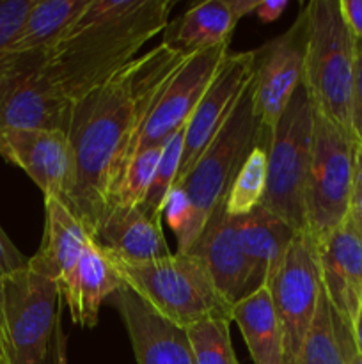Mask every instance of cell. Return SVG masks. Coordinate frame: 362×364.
Listing matches in <instances>:
<instances>
[{
	"label": "cell",
	"instance_id": "6da1fadb",
	"mask_svg": "<svg viewBox=\"0 0 362 364\" xmlns=\"http://www.w3.org/2000/svg\"><path fill=\"white\" fill-rule=\"evenodd\" d=\"M190 55L162 41L75 103L67 130L73 183L64 205L91 238L110 194L137 155L153 109Z\"/></svg>",
	"mask_w": 362,
	"mask_h": 364
},
{
	"label": "cell",
	"instance_id": "74e56055",
	"mask_svg": "<svg viewBox=\"0 0 362 364\" xmlns=\"http://www.w3.org/2000/svg\"><path fill=\"white\" fill-rule=\"evenodd\" d=\"M259 2H261V0H229V7L231 11H233L234 18L240 21L241 18L247 16V14L256 13Z\"/></svg>",
	"mask_w": 362,
	"mask_h": 364
},
{
	"label": "cell",
	"instance_id": "484cf974",
	"mask_svg": "<svg viewBox=\"0 0 362 364\" xmlns=\"http://www.w3.org/2000/svg\"><path fill=\"white\" fill-rule=\"evenodd\" d=\"M270 144V142H268ZM268 144H258L241 166L226 199V212L231 217H243L261 206L266 188Z\"/></svg>",
	"mask_w": 362,
	"mask_h": 364
},
{
	"label": "cell",
	"instance_id": "ac0fdd59",
	"mask_svg": "<svg viewBox=\"0 0 362 364\" xmlns=\"http://www.w3.org/2000/svg\"><path fill=\"white\" fill-rule=\"evenodd\" d=\"M89 238L80 220L60 199L45 198V233L39 251L28 259V267L55 281L60 297H64Z\"/></svg>",
	"mask_w": 362,
	"mask_h": 364
},
{
	"label": "cell",
	"instance_id": "d6986e66",
	"mask_svg": "<svg viewBox=\"0 0 362 364\" xmlns=\"http://www.w3.org/2000/svg\"><path fill=\"white\" fill-rule=\"evenodd\" d=\"M91 240L105 255L128 262H151L170 256L162 219L148 217L142 208H106L98 233Z\"/></svg>",
	"mask_w": 362,
	"mask_h": 364
},
{
	"label": "cell",
	"instance_id": "e0dca14e",
	"mask_svg": "<svg viewBox=\"0 0 362 364\" xmlns=\"http://www.w3.org/2000/svg\"><path fill=\"white\" fill-rule=\"evenodd\" d=\"M187 255L197 256L206 263L216 290L231 304L251 294V269L238 237L236 220L226 212V201L216 206Z\"/></svg>",
	"mask_w": 362,
	"mask_h": 364
},
{
	"label": "cell",
	"instance_id": "603a6c76",
	"mask_svg": "<svg viewBox=\"0 0 362 364\" xmlns=\"http://www.w3.org/2000/svg\"><path fill=\"white\" fill-rule=\"evenodd\" d=\"M87 2L89 0H35L6 53L46 59L50 48L80 16Z\"/></svg>",
	"mask_w": 362,
	"mask_h": 364
},
{
	"label": "cell",
	"instance_id": "44dd1931",
	"mask_svg": "<svg viewBox=\"0 0 362 364\" xmlns=\"http://www.w3.org/2000/svg\"><path fill=\"white\" fill-rule=\"evenodd\" d=\"M124 288L123 279L109 256L89 238L78 262L70 291L62 297L75 323L85 329L96 327L103 301Z\"/></svg>",
	"mask_w": 362,
	"mask_h": 364
},
{
	"label": "cell",
	"instance_id": "83f0119b",
	"mask_svg": "<svg viewBox=\"0 0 362 364\" xmlns=\"http://www.w3.org/2000/svg\"><path fill=\"white\" fill-rule=\"evenodd\" d=\"M231 320L206 318L185 329L195 364H240L231 343Z\"/></svg>",
	"mask_w": 362,
	"mask_h": 364
},
{
	"label": "cell",
	"instance_id": "4316f807",
	"mask_svg": "<svg viewBox=\"0 0 362 364\" xmlns=\"http://www.w3.org/2000/svg\"><path fill=\"white\" fill-rule=\"evenodd\" d=\"M162 149L163 144L153 146V148L142 149L137 153V156L130 162L117 187L110 194L106 208H110V206L141 208L144 205L153 176H155L156 166H158L160 156H162Z\"/></svg>",
	"mask_w": 362,
	"mask_h": 364
},
{
	"label": "cell",
	"instance_id": "4fadbf2b",
	"mask_svg": "<svg viewBox=\"0 0 362 364\" xmlns=\"http://www.w3.org/2000/svg\"><path fill=\"white\" fill-rule=\"evenodd\" d=\"M227 53H229V43L194 52L188 57L153 109L138 139L137 153L153 146H162L170 135L187 127L188 119L215 75L219 73L220 64L224 63Z\"/></svg>",
	"mask_w": 362,
	"mask_h": 364
},
{
	"label": "cell",
	"instance_id": "f1b7e54d",
	"mask_svg": "<svg viewBox=\"0 0 362 364\" xmlns=\"http://www.w3.org/2000/svg\"><path fill=\"white\" fill-rule=\"evenodd\" d=\"M185 144V128L177 130L163 142L162 156L156 166L155 176H153L151 187L146 196L144 205L141 206L142 212L153 219H162L165 201L169 198L170 191L176 185L177 174H180V162L183 155Z\"/></svg>",
	"mask_w": 362,
	"mask_h": 364
},
{
	"label": "cell",
	"instance_id": "277c9868",
	"mask_svg": "<svg viewBox=\"0 0 362 364\" xmlns=\"http://www.w3.org/2000/svg\"><path fill=\"white\" fill-rule=\"evenodd\" d=\"M254 80V78H252ZM272 130L263 127L254 107L252 82L190 173L177 185L190 205V224L176 255H187L201 237L216 206L226 201L241 166L258 144H268Z\"/></svg>",
	"mask_w": 362,
	"mask_h": 364
},
{
	"label": "cell",
	"instance_id": "7a4b0ae2",
	"mask_svg": "<svg viewBox=\"0 0 362 364\" xmlns=\"http://www.w3.org/2000/svg\"><path fill=\"white\" fill-rule=\"evenodd\" d=\"M174 0H89L43 68L73 103L137 59L169 25Z\"/></svg>",
	"mask_w": 362,
	"mask_h": 364
},
{
	"label": "cell",
	"instance_id": "5bb4252c",
	"mask_svg": "<svg viewBox=\"0 0 362 364\" xmlns=\"http://www.w3.org/2000/svg\"><path fill=\"white\" fill-rule=\"evenodd\" d=\"M0 155L25 171L45 198L66 201L73 183V151L66 132L2 130Z\"/></svg>",
	"mask_w": 362,
	"mask_h": 364
},
{
	"label": "cell",
	"instance_id": "ba28073f",
	"mask_svg": "<svg viewBox=\"0 0 362 364\" xmlns=\"http://www.w3.org/2000/svg\"><path fill=\"white\" fill-rule=\"evenodd\" d=\"M45 57L0 55V132L70 130L75 103L46 75Z\"/></svg>",
	"mask_w": 362,
	"mask_h": 364
},
{
	"label": "cell",
	"instance_id": "e575fe53",
	"mask_svg": "<svg viewBox=\"0 0 362 364\" xmlns=\"http://www.w3.org/2000/svg\"><path fill=\"white\" fill-rule=\"evenodd\" d=\"M341 13L355 39H362V0H339Z\"/></svg>",
	"mask_w": 362,
	"mask_h": 364
},
{
	"label": "cell",
	"instance_id": "9c48e42d",
	"mask_svg": "<svg viewBox=\"0 0 362 364\" xmlns=\"http://www.w3.org/2000/svg\"><path fill=\"white\" fill-rule=\"evenodd\" d=\"M11 364H43L62 297L55 281L27 267L4 277Z\"/></svg>",
	"mask_w": 362,
	"mask_h": 364
},
{
	"label": "cell",
	"instance_id": "f546056e",
	"mask_svg": "<svg viewBox=\"0 0 362 364\" xmlns=\"http://www.w3.org/2000/svg\"><path fill=\"white\" fill-rule=\"evenodd\" d=\"M35 0H0V55L23 25Z\"/></svg>",
	"mask_w": 362,
	"mask_h": 364
},
{
	"label": "cell",
	"instance_id": "4dcf8cb0",
	"mask_svg": "<svg viewBox=\"0 0 362 364\" xmlns=\"http://www.w3.org/2000/svg\"><path fill=\"white\" fill-rule=\"evenodd\" d=\"M351 130L362 144V39H355V73L351 89Z\"/></svg>",
	"mask_w": 362,
	"mask_h": 364
},
{
	"label": "cell",
	"instance_id": "5b68a950",
	"mask_svg": "<svg viewBox=\"0 0 362 364\" xmlns=\"http://www.w3.org/2000/svg\"><path fill=\"white\" fill-rule=\"evenodd\" d=\"M353 73L355 38L341 13L339 0H312L304 85L316 112L351 135Z\"/></svg>",
	"mask_w": 362,
	"mask_h": 364
},
{
	"label": "cell",
	"instance_id": "836d02e7",
	"mask_svg": "<svg viewBox=\"0 0 362 364\" xmlns=\"http://www.w3.org/2000/svg\"><path fill=\"white\" fill-rule=\"evenodd\" d=\"M27 263L28 259L21 255L20 249L11 242L6 231L0 228V272L4 276H7V274H13L16 270L25 269Z\"/></svg>",
	"mask_w": 362,
	"mask_h": 364
},
{
	"label": "cell",
	"instance_id": "1f68e13d",
	"mask_svg": "<svg viewBox=\"0 0 362 364\" xmlns=\"http://www.w3.org/2000/svg\"><path fill=\"white\" fill-rule=\"evenodd\" d=\"M346 219L353 224L358 233H362V144H358L357 155H355L353 185H351L350 208H348Z\"/></svg>",
	"mask_w": 362,
	"mask_h": 364
},
{
	"label": "cell",
	"instance_id": "3957f363",
	"mask_svg": "<svg viewBox=\"0 0 362 364\" xmlns=\"http://www.w3.org/2000/svg\"><path fill=\"white\" fill-rule=\"evenodd\" d=\"M109 259L124 288L133 291L167 322L181 329L206 318L233 322L234 304L216 290L208 267L197 256L170 255L151 262H128L114 256Z\"/></svg>",
	"mask_w": 362,
	"mask_h": 364
},
{
	"label": "cell",
	"instance_id": "7c38bea8",
	"mask_svg": "<svg viewBox=\"0 0 362 364\" xmlns=\"http://www.w3.org/2000/svg\"><path fill=\"white\" fill-rule=\"evenodd\" d=\"M256 50L252 52H229L220 64L204 96L195 107L194 114L185 127L183 155L176 185L190 173L213 139L234 112L241 96L254 78Z\"/></svg>",
	"mask_w": 362,
	"mask_h": 364
},
{
	"label": "cell",
	"instance_id": "f35d334b",
	"mask_svg": "<svg viewBox=\"0 0 362 364\" xmlns=\"http://www.w3.org/2000/svg\"><path fill=\"white\" fill-rule=\"evenodd\" d=\"M353 340L355 347H357L358 355H362V306L357 313V318L353 322Z\"/></svg>",
	"mask_w": 362,
	"mask_h": 364
},
{
	"label": "cell",
	"instance_id": "8d00e7d4",
	"mask_svg": "<svg viewBox=\"0 0 362 364\" xmlns=\"http://www.w3.org/2000/svg\"><path fill=\"white\" fill-rule=\"evenodd\" d=\"M4 274L0 272V352L7 355V329H6V295H4ZM9 359V355H7Z\"/></svg>",
	"mask_w": 362,
	"mask_h": 364
},
{
	"label": "cell",
	"instance_id": "d590c367",
	"mask_svg": "<svg viewBox=\"0 0 362 364\" xmlns=\"http://www.w3.org/2000/svg\"><path fill=\"white\" fill-rule=\"evenodd\" d=\"M287 0H261L256 9V16L263 21V23H272L280 14L286 11Z\"/></svg>",
	"mask_w": 362,
	"mask_h": 364
},
{
	"label": "cell",
	"instance_id": "9a60e30c",
	"mask_svg": "<svg viewBox=\"0 0 362 364\" xmlns=\"http://www.w3.org/2000/svg\"><path fill=\"white\" fill-rule=\"evenodd\" d=\"M316 245L323 290L336 315L353 331L362 306V233L346 219Z\"/></svg>",
	"mask_w": 362,
	"mask_h": 364
},
{
	"label": "cell",
	"instance_id": "cb8c5ba5",
	"mask_svg": "<svg viewBox=\"0 0 362 364\" xmlns=\"http://www.w3.org/2000/svg\"><path fill=\"white\" fill-rule=\"evenodd\" d=\"M233 320L240 327L254 364H283V334L268 287H261L234 304Z\"/></svg>",
	"mask_w": 362,
	"mask_h": 364
},
{
	"label": "cell",
	"instance_id": "d6a6232c",
	"mask_svg": "<svg viewBox=\"0 0 362 364\" xmlns=\"http://www.w3.org/2000/svg\"><path fill=\"white\" fill-rule=\"evenodd\" d=\"M62 306L64 301H60L55 326H53L52 340H50L48 352H46L45 363L43 364H70L67 363V336L62 329Z\"/></svg>",
	"mask_w": 362,
	"mask_h": 364
},
{
	"label": "cell",
	"instance_id": "7402d4cb",
	"mask_svg": "<svg viewBox=\"0 0 362 364\" xmlns=\"http://www.w3.org/2000/svg\"><path fill=\"white\" fill-rule=\"evenodd\" d=\"M236 23L229 0H206L170 21L163 31V43L185 53L215 48L231 41Z\"/></svg>",
	"mask_w": 362,
	"mask_h": 364
},
{
	"label": "cell",
	"instance_id": "8992f818",
	"mask_svg": "<svg viewBox=\"0 0 362 364\" xmlns=\"http://www.w3.org/2000/svg\"><path fill=\"white\" fill-rule=\"evenodd\" d=\"M314 107L302 84L270 134L266 188L261 206L295 233L307 231L305 183L312 153Z\"/></svg>",
	"mask_w": 362,
	"mask_h": 364
},
{
	"label": "cell",
	"instance_id": "8fae6325",
	"mask_svg": "<svg viewBox=\"0 0 362 364\" xmlns=\"http://www.w3.org/2000/svg\"><path fill=\"white\" fill-rule=\"evenodd\" d=\"M309 4H305L286 32L256 50L254 107L259 123L268 130L279 123L295 91L304 84Z\"/></svg>",
	"mask_w": 362,
	"mask_h": 364
},
{
	"label": "cell",
	"instance_id": "52a82bcc",
	"mask_svg": "<svg viewBox=\"0 0 362 364\" xmlns=\"http://www.w3.org/2000/svg\"><path fill=\"white\" fill-rule=\"evenodd\" d=\"M358 141L314 110L311 166L305 183V223L316 244L348 217Z\"/></svg>",
	"mask_w": 362,
	"mask_h": 364
},
{
	"label": "cell",
	"instance_id": "d4e9b609",
	"mask_svg": "<svg viewBox=\"0 0 362 364\" xmlns=\"http://www.w3.org/2000/svg\"><path fill=\"white\" fill-rule=\"evenodd\" d=\"M357 354L353 331L336 315L322 284L314 318L297 364H348Z\"/></svg>",
	"mask_w": 362,
	"mask_h": 364
},
{
	"label": "cell",
	"instance_id": "2e32d148",
	"mask_svg": "<svg viewBox=\"0 0 362 364\" xmlns=\"http://www.w3.org/2000/svg\"><path fill=\"white\" fill-rule=\"evenodd\" d=\"M137 364H195L185 329L167 322L128 288L112 295Z\"/></svg>",
	"mask_w": 362,
	"mask_h": 364
},
{
	"label": "cell",
	"instance_id": "ffe728a7",
	"mask_svg": "<svg viewBox=\"0 0 362 364\" xmlns=\"http://www.w3.org/2000/svg\"><path fill=\"white\" fill-rule=\"evenodd\" d=\"M241 247L251 269V294L266 287L279 272L295 231L284 220L258 206L252 213L234 217Z\"/></svg>",
	"mask_w": 362,
	"mask_h": 364
},
{
	"label": "cell",
	"instance_id": "60d3db41",
	"mask_svg": "<svg viewBox=\"0 0 362 364\" xmlns=\"http://www.w3.org/2000/svg\"><path fill=\"white\" fill-rule=\"evenodd\" d=\"M0 364H11L9 359H7V355L2 354V352H0Z\"/></svg>",
	"mask_w": 362,
	"mask_h": 364
},
{
	"label": "cell",
	"instance_id": "ab89813d",
	"mask_svg": "<svg viewBox=\"0 0 362 364\" xmlns=\"http://www.w3.org/2000/svg\"><path fill=\"white\" fill-rule=\"evenodd\" d=\"M348 364H362V355H355V358L353 359H351V361L350 363H348Z\"/></svg>",
	"mask_w": 362,
	"mask_h": 364
},
{
	"label": "cell",
	"instance_id": "30bf717a",
	"mask_svg": "<svg viewBox=\"0 0 362 364\" xmlns=\"http://www.w3.org/2000/svg\"><path fill=\"white\" fill-rule=\"evenodd\" d=\"M266 287L283 334V364H297L322 291L318 245L307 231L295 235L279 272Z\"/></svg>",
	"mask_w": 362,
	"mask_h": 364
}]
</instances>
